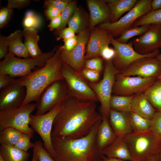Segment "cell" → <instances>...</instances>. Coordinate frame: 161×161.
<instances>
[{
	"label": "cell",
	"instance_id": "obj_54",
	"mask_svg": "<svg viewBox=\"0 0 161 161\" xmlns=\"http://www.w3.org/2000/svg\"><path fill=\"white\" fill-rule=\"evenodd\" d=\"M145 161H160L159 155L149 158Z\"/></svg>",
	"mask_w": 161,
	"mask_h": 161
},
{
	"label": "cell",
	"instance_id": "obj_44",
	"mask_svg": "<svg viewBox=\"0 0 161 161\" xmlns=\"http://www.w3.org/2000/svg\"><path fill=\"white\" fill-rule=\"evenodd\" d=\"M78 39V36L75 35L69 38L63 40L64 45L59 47L61 50L67 52L72 50L76 45Z\"/></svg>",
	"mask_w": 161,
	"mask_h": 161
},
{
	"label": "cell",
	"instance_id": "obj_34",
	"mask_svg": "<svg viewBox=\"0 0 161 161\" xmlns=\"http://www.w3.org/2000/svg\"><path fill=\"white\" fill-rule=\"evenodd\" d=\"M77 8L76 1H72L62 11L61 24L60 27L57 29L59 33L65 28L66 25L68 23Z\"/></svg>",
	"mask_w": 161,
	"mask_h": 161
},
{
	"label": "cell",
	"instance_id": "obj_20",
	"mask_svg": "<svg viewBox=\"0 0 161 161\" xmlns=\"http://www.w3.org/2000/svg\"><path fill=\"white\" fill-rule=\"evenodd\" d=\"M109 121L117 137H124L132 132L130 121V112L110 109Z\"/></svg>",
	"mask_w": 161,
	"mask_h": 161
},
{
	"label": "cell",
	"instance_id": "obj_2",
	"mask_svg": "<svg viewBox=\"0 0 161 161\" xmlns=\"http://www.w3.org/2000/svg\"><path fill=\"white\" fill-rule=\"evenodd\" d=\"M102 119L89 133L83 137L71 140H52L55 161H89L103 155L97 148L96 134Z\"/></svg>",
	"mask_w": 161,
	"mask_h": 161
},
{
	"label": "cell",
	"instance_id": "obj_10",
	"mask_svg": "<svg viewBox=\"0 0 161 161\" xmlns=\"http://www.w3.org/2000/svg\"><path fill=\"white\" fill-rule=\"evenodd\" d=\"M69 97L65 80H59L49 85L41 94L36 102L35 115L44 114L53 107L61 105Z\"/></svg>",
	"mask_w": 161,
	"mask_h": 161
},
{
	"label": "cell",
	"instance_id": "obj_4",
	"mask_svg": "<svg viewBox=\"0 0 161 161\" xmlns=\"http://www.w3.org/2000/svg\"><path fill=\"white\" fill-rule=\"evenodd\" d=\"M124 138L132 157V161H145L159 154L161 138L150 131L142 133L132 132Z\"/></svg>",
	"mask_w": 161,
	"mask_h": 161
},
{
	"label": "cell",
	"instance_id": "obj_31",
	"mask_svg": "<svg viewBox=\"0 0 161 161\" xmlns=\"http://www.w3.org/2000/svg\"><path fill=\"white\" fill-rule=\"evenodd\" d=\"M22 132L14 128H6L0 132V143L10 146H14Z\"/></svg>",
	"mask_w": 161,
	"mask_h": 161
},
{
	"label": "cell",
	"instance_id": "obj_26",
	"mask_svg": "<svg viewBox=\"0 0 161 161\" xmlns=\"http://www.w3.org/2000/svg\"><path fill=\"white\" fill-rule=\"evenodd\" d=\"M24 38V44L26 47L30 56L35 58L40 55L42 52L38 45L39 36L35 29L24 28L22 31Z\"/></svg>",
	"mask_w": 161,
	"mask_h": 161
},
{
	"label": "cell",
	"instance_id": "obj_38",
	"mask_svg": "<svg viewBox=\"0 0 161 161\" xmlns=\"http://www.w3.org/2000/svg\"><path fill=\"white\" fill-rule=\"evenodd\" d=\"M34 148L37 152L38 161H55L44 148L43 143L39 140L34 143Z\"/></svg>",
	"mask_w": 161,
	"mask_h": 161
},
{
	"label": "cell",
	"instance_id": "obj_43",
	"mask_svg": "<svg viewBox=\"0 0 161 161\" xmlns=\"http://www.w3.org/2000/svg\"><path fill=\"white\" fill-rule=\"evenodd\" d=\"M71 1L69 0H47L45 1L44 3L45 5L52 6L62 12Z\"/></svg>",
	"mask_w": 161,
	"mask_h": 161
},
{
	"label": "cell",
	"instance_id": "obj_28",
	"mask_svg": "<svg viewBox=\"0 0 161 161\" xmlns=\"http://www.w3.org/2000/svg\"><path fill=\"white\" fill-rule=\"evenodd\" d=\"M144 93L156 112H161V78L157 79Z\"/></svg>",
	"mask_w": 161,
	"mask_h": 161
},
{
	"label": "cell",
	"instance_id": "obj_45",
	"mask_svg": "<svg viewBox=\"0 0 161 161\" xmlns=\"http://www.w3.org/2000/svg\"><path fill=\"white\" fill-rule=\"evenodd\" d=\"M114 49L110 48L109 45H105L102 49L100 56L105 61H112L115 55Z\"/></svg>",
	"mask_w": 161,
	"mask_h": 161
},
{
	"label": "cell",
	"instance_id": "obj_33",
	"mask_svg": "<svg viewBox=\"0 0 161 161\" xmlns=\"http://www.w3.org/2000/svg\"><path fill=\"white\" fill-rule=\"evenodd\" d=\"M160 23H161V9L151 11L141 17L135 22L132 27Z\"/></svg>",
	"mask_w": 161,
	"mask_h": 161
},
{
	"label": "cell",
	"instance_id": "obj_5",
	"mask_svg": "<svg viewBox=\"0 0 161 161\" xmlns=\"http://www.w3.org/2000/svg\"><path fill=\"white\" fill-rule=\"evenodd\" d=\"M56 49L43 53L35 58H17L8 52L4 59L0 63V73L7 74L13 77H24L30 74L36 66L41 68L45 65L47 61L54 54Z\"/></svg>",
	"mask_w": 161,
	"mask_h": 161
},
{
	"label": "cell",
	"instance_id": "obj_55",
	"mask_svg": "<svg viewBox=\"0 0 161 161\" xmlns=\"http://www.w3.org/2000/svg\"><path fill=\"white\" fill-rule=\"evenodd\" d=\"M103 161H125L121 159L114 158H109L105 156L103 158Z\"/></svg>",
	"mask_w": 161,
	"mask_h": 161
},
{
	"label": "cell",
	"instance_id": "obj_56",
	"mask_svg": "<svg viewBox=\"0 0 161 161\" xmlns=\"http://www.w3.org/2000/svg\"><path fill=\"white\" fill-rule=\"evenodd\" d=\"M105 156L103 155L94 158L89 161H103V158Z\"/></svg>",
	"mask_w": 161,
	"mask_h": 161
},
{
	"label": "cell",
	"instance_id": "obj_35",
	"mask_svg": "<svg viewBox=\"0 0 161 161\" xmlns=\"http://www.w3.org/2000/svg\"><path fill=\"white\" fill-rule=\"evenodd\" d=\"M41 20L40 17L31 11L26 13L23 22L24 28L36 29L41 25Z\"/></svg>",
	"mask_w": 161,
	"mask_h": 161
},
{
	"label": "cell",
	"instance_id": "obj_13",
	"mask_svg": "<svg viewBox=\"0 0 161 161\" xmlns=\"http://www.w3.org/2000/svg\"><path fill=\"white\" fill-rule=\"evenodd\" d=\"M111 40V44L115 52L112 61L115 67L121 73L136 60L147 56L156 58L160 53L159 49L148 54H140L134 49L132 41L127 44L121 43L117 41L112 35Z\"/></svg>",
	"mask_w": 161,
	"mask_h": 161
},
{
	"label": "cell",
	"instance_id": "obj_24",
	"mask_svg": "<svg viewBox=\"0 0 161 161\" xmlns=\"http://www.w3.org/2000/svg\"><path fill=\"white\" fill-rule=\"evenodd\" d=\"M22 31L17 30L6 37L8 46V52L15 56L27 58L30 55L28 50L22 42Z\"/></svg>",
	"mask_w": 161,
	"mask_h": 161
},
{
	"label": "cell",
	"instance_id": "obj_9",
	"mask_svg": "<svg viewBox=\"0 0 161 161\" xmlns=\"http://www.w3.org/2000/svg\"><path fill=\"white\" fill-rule=\"evenodd\" d=\"M61 71L69 96L82 101H99L95 93L81 75L63 62Z\"/></svg>",
	"mask_w": 161,
	"mask_h": 161
},
{
	"label": "cell",
	"instance_id": "obj_52",
	"mask_svg": "<svg viewBox=\"0 0 161 161\" xmlns=\"http://www.w3.org/2000/svg\"><path fill=\"white\" fill-rule=\"evenodd\" d=\"M151 11L161 9V0H152L151 4Z\"/></svg>",
	"mask_w": 161,
	"mask_h": 161
},
{
	"label": "cell",
	"instance_id": "obj_32",
	"mask_svg": "<svg viewBox=\"0 0 161 161\" xmlns=\"http://www.w3.org/2000/svg\"><path fill=\"white\" fill-rule=\"evenodd\" d=\"M151 24H146L140 27H130L124 31L115 40L119 42L127 44L130 38L136 36H140L144 33L148 29Z\"/></svg>",
	"mask_w": 161,
	"mask_h": 161
},
{
	"label": "cell",
	"instance_id": "obj_53",
	"mask_svg": "<svg viewBox=\"0 0 161 161\" xmlns=\"http://www.w3.org/2000/svg\"><path fill=\"white\" fill-rule=\"evenodd\" d=\"M31 161H38L37 152L35 148L33 149V154Z\"/></svg>",
	"mask_w": 161,
	"mask_h": 161
},
{
	"label": "cell",
	"instance_id": "obj_25",
	"mask_svg": "<svg viewBox=\"0 0 161 161\" xmlns=\"http://www.w3.org/2000/svg\"><path fill=\"white\" fill-rule=\"evenodd\" d=\"M137 0H106L111 12V23L118 21L125 13L130 11L135 6Z\"/></svg>",
	"mask_w": 161,
	"mask_h": 161
},
{
	"label": "cell",
	"instance_id": "obj_50",
	"mask_svg": "<svg viewBox=\"0 0 161 161\" xmlns=\"http://www.w3.org/2000/svg\"><path fill=\"white\" fill-rule=\"evenodd\" d=\"M75 33L74 30L69 27L65 28L59 33L57 40H59L62 39L64 40L69 38L75 35Z\"/></svg>",
	"mask_w": 161,
	"mask_h": 161
},
{
	"label": "cell",
	"instance_id": "obj_58",
	"mask_svg": "<svg viewBox=\"0 0 161 161\" xmlns=\"http://www.w3.org/2000/svg\"><path fill=\"white\" fill-rule=\"evenodd\" d=\"M159 155L160 161H161V149L160 152V153Z\"/></svg>",
	"mask_w": 161,
	"mask_h": 161
},
{
	"label": "cell",
	"instance_id": "obj_48",
	"mask_svg": "<svg viewBox=\"0 0 161 161\" xmlns=\"http://www.w3.org/2000/svg\"><path fill=\"white\" fill-rule=\"evenodd\" d=\"M44 14L47 18L52 20L61 13V12L54 7L49 5H45Z\"/></svg>",
	"mask_w": 161,
	"mask_h": 161
},
{
	"label": "cell",
	"instance_id": "obj_46",
	"mask_svg": "<svg viewBox=\"0 0 161 161\" xmlns=\"http://www.w3.org/2000/svg\"><path fill=\"white\" fill-rule=\"evenodd\" d=\"M30 2L29 0H8L7 7L13 10L21 8L28 5Z\"/></svg>",
	"mask_w": 161,
	"mask_h": 161
},
{
	"label": "cell",
	"instance_id": "obj_14",
	"mask_svg": "<svg viewBox=\"0 0 161 161\" xmlns=\"http://www.w3.org/2000/svg\"><path fill=\"white\" fill-rule=\"evenodd\" d=\"M78 36L77 43L75 47L69 52L60 49V55L63 63L81 75V71L84 67L85 47L90 35L88 30L85 29L79 32Z\"/></svg>",
	"mask_w": 161,
	"mask_h": 161
},
{
	"label": "cell",
	"instance_id": "obj_30",
	"mask_svg": "<svg viewBox=\"0 0 161 161\" xmlns=\"http://www.w3.org/2000/svg\"><path fill=\"white\" fill-rule=\"evenodd\" d=\"M133 96L112 95L110 102V109L120 112H131V101Z\"/></svg>",
	"mask_w": 161,
	"mask_h": 161
},
{
	"label": "cell",
	"instance_id": "obj_15",
	"mask_svg": "<svg viewBox=\"0 0 161 161\" xmlns=\"http://www.w3.org/2000/svg\"><path fill=\"white\" fill-rule=\"evenodd\" d=\"M121 73L126 76L157 79L161 75V61L153 57H143L132 63Z\"/></svg>",
	"mask_w": 161,
	"mask_h": 161
},
{
	"label": "cell",
	"instance_id": "obj_29",
	"mask_svg": "<svg viewBox=\"0 0 161 161\" xmlns=\"http://www.w3.org/2000/svg\"><path fill=\"white\" fill-rule=\"evenodd\" d=\"M130 121L132 132L138 133H142L150 131V119L131 112H130Z\"/></svg>",
	"mask_w": 161,
	"mask_h": 161
},
{
	"label": "cell",
	"instance_id": "obj_37",
	"mask_svg": "<svg viewBox=\"0 0 161 161\" xmlns=\"http://www.w3.org/2000/svg\"><path fill=\"white\" fill-rule=\"evenodd\" d=\"M32 137L29 135L21 133L20 137L14 146L16 148L25 151L27 152L30 148H34V143L30 141Z\"/></svg>",
	"mask_w": 161,
	"mask_h": 161
},
{
	"label": "cell",
	"instance_id": "obj_22",
	"mask_svg": "<svg viewBox=\"0 0 161 161\" xmlns=\"http://www.w3.org/2000/svg\"><path fill=\"white\" fill-rule=\"evenodd\" d=\"M102 117L96 137L97 146L100 152L113 143L117 137L109 124L108 118L104 116Z\"/></svg>",
	"mask_w": 161,
	"mask_h": 161
},
{
	"label": "cell",
	"instance_id": "obj_40",
	"mask_svg": "<svg viewBox=\"0 0 161 161\" xmlns=\"http://www.w3.org/2000/svg\"><path fill=\"white\" fill-rule=\"evenodd\" d=\"M84 67L100 73L103 68V59L97 57L86 60Z\"/></svg>",
	"mask_w": 161,
	"mask_h": 161
},
{
	"label": "cell",
	"instance_id": "obj_60",
	"mask_svg": "<svg viewBox=\"0 0 161 161\" xmlns=\"http://www.w3.org/2000/svg\"><path fill=\"white\" fill-rule=\"evenodd\" d=\"M160 78H161V75L160 77H159L157 79H159Z\"/></svg>",
	"mask_w": 161,
	"mask_h": 161
},
{
	"label": "cell",
	"instance_id": "obj_27",
	"mask_svg": "<svg viewBox=\"0 0 161 161\" xmlns=\"http://www.w3.org/2000/svg\"><path fill=\"white\" fill-rule=\"evenodd\" d=\"M30 154L15 146L1 144L0 156L4 161H27Z\"/></svg>",
	"mask_w": 161,
	"mask_h": 161
},
{
	"label": "cell",
	"instance_id": "obj_1",
	"mask_svg": "<svg viewBox=\"0 0 161 161\" xmlns=\"http://www.w3.org/2000/svg\"><path fill=\"white\" fill-rule=\"evenodd\" d=\"M102 119L92 101H82L69 96L61 104L53 121L52 140L80 138L88 134Z\"/></svg>",
	"mask_w": 161,
	"mask_h": 161
},
{
	"label": "cell",
	"instance_id": "obj_39",
	"mask_svg": "<svg viewBox=\"0 0 161 161\" xmlns=\"http://www.w3.org/2000/svg\"><path fill=\"white\" fill-rule=\"evenodd\" d=\"M150 120V131L161 138V112H156Z\"/></svg>",
	"mask_w": 161,
	"mask_h": 161
},
{
	"label": "cell",
	"instance_id": "obj_42",
	"mask_svg": "<svg viewBox=\"0 0 161 161\" xmlns=\"http://www.w3.org/2000/svg\"><path fill=\"white\" fill-rule=\"evenodd\" d=\"M13 10L7 7L0 10V28H2L7 23L10 18Z\"/></svg>",
	"mask_w": 161,
	"mask_h": 161
},
{
	"label": "cell",
	"instance_id": "obj_36",
	"mask_svg": "<svg viewBox=\"0 0 161 161\" xmlns=\"http://www.w3.org/2000/svg\"><path fill=\"white\" fill-rule=\"evenodd\" d=\"M69 27L78 33L84 30L83 17L80 11L77 8L68 23Z\"/></svg>",
	"mask_w": 161,
	"mask_h": 161
},
{
	"label": "cell",
	"instance_id": "obj_23",
	"mask_svg": "<svg viewBox=\"0 0 161 161\" xmlns=\"http://www.w3.org/2000/svg\"><path fill=\"white\" fill-rule=\"evenodd\" d=\"M131 109V112L150 120L156 112L144 92L134 95Z\"/></svg>",
	"mask_w": 161,
	"mask_h": 161
},
{
	"label": "cell",
	"instance_id": "obj_57",
	"mask_svg": "<svg viewBox=\"0 0 161 161\" xmlns=\"http://www.w3.org/2000/svg\"><path fill=\"white\" fill-rule=\"evenodd\" d=\"M156 58L161 61V53L159 54L156 57Z\"/></svg>",
	"mask_w": 161,
	"mask_h": 161
},
{
	"label": "cell",
	"instance_id": "obj_8",
	"mask_svg": "<svg viewBox=\"0 0 161 161\" xmlns=\"http://www.w3.org/2000/svg\"><path fill=\"white\" fill-rule=\"evenodd\" d=\"M152 0H138L126 15L114 23H101L99 28L107 31L114 38L118 37L125 30L133 27L141 17L151 11Z\"/></svg>",
	"mask_w": 161,
	"mask_h": 161
},
{
	"label": "cell",
	"instance_id": "obj_18",
	"mask_svg": "<svg viewBox=\"0 0 161 161\" xmlns=\"http://www.w3.org/2000/svg\"><path fill=\"white\" fill-rule=\"evenodd\" d=\"M111 35L106 31L99 27L94 28L87 43L85 61L100 56L101 50L105 45L111 44Z\"/></svg>",
	"mask_w": 161,
	"mask_h": 161
},
{
	"label": "cell",
	"instance_id": "obj_17",
	"mask_svg": "<svg viewBox=\"0 0 161 161\" xmlns=\"http://www.w3.org/2000/svg\"><path fill=\"white\" fill-rule=\"evenodd\" d=\"M25 87L15 81L0 89V111L20 107L26 97Z\"/></svg>",
	"mask_w": 161,
	"mask_h": 161
},
{
	"label": "cell",
	"instance_id": "obj_49",
	"mask_svg": "<svg viewBox=\"0 0 161 161\" xmlns=\"http://www.w3.org/2000/svg\"><path fill=\"white\" fill-rule=\"evenodd\" d=\"M8 46L6 39V37L0 35V59L5 58L7 55Z\"/></svg>",
	"mask_w": 161,
	"mask_h": 161
},
{
	"label": "cell",
	"instance_id": "obj_59",
	"mask_svg": "<svg viewBox=\"0 0 161 161\" xmlns=\"http://www.w3.org/2000/svg\"><path fill=\"white\" fill-rule=\"evenodd\" d=\"M0 161H4L2 158L0 156Z\"/></svg>",
	"mask_w": 161,
	"mask_h": 161
},
{
	"label": "cell",
	"instance_id": "obj_16",
	"mask_svg": "<svg viewBox=\"0 0 161 161\" xmlns=\"http://www.w3.org/2000/svg\"><path fill=\"white\" fill-rule=\"evenodd\" d=\"M134 50L146 55L161 48V23L151 24L144 33L132 41Z\"/></svg>",
	"mask_w": 161,
	"mask_h": 161
},
{
	"label": "cell",
	"instance_id": "obj_51",
	"mask_svg": "<svg viewBox=\"0 0 161 161\" xmlns=\"http://www.w3.org/2000/svg\"><path fill=\"white\" fill-rule=\"evenodd\" d=\"M61 13L52 19L48 26L50 31H52L55 29H58L60 26L61 23Z\"/></svg>",
	"mask_w": 161,
	"mask_h": 161
},
{
	"label": "cell",
	"instance_id": "obj_6",
	"mask_svg": "<svg viewBox=\"0 0 161 161\" xmlns=\"http://www.w3.org/2000/svg\"><path fill=\"white\" fill-rule=\"evenodd\" d=\"M121 73L114 66L112 61H105L102 79L98 82L88 84L96 94L100 103V113L109 118L110 102L117 74Z\"/></svg>",
	"mask_w": 161,
	"mask_h": 161
},
{
	"label": "cell",
	"instance_id": "obj_3",
	"mask_svg": "<svg viewBox=\"0 0 161 161\" xmlns=\"http://www.w3.org/2000/svg\"><path fill=\"white\" fill-rule=\"evenodd\" d=\"M61 52L59 48L44 67L33 72L27 76L16 80L24 86L26 89V97L20 107L33 101L36 102L41 93L49 85L56 81L64 79L61 71L63 62Z\"/></svg>",
	"mask_w": 161,
	"mask_h": 161
},
{
	"label": "cell",
	"instance_id": "obj_11",
	"mask_svg": "<svg viewBox=\"0 0 161 161\" xmlns=\"http://www.w3.org/2000/svg\"><path fill=\"white\" fill-rule=\"evenodd\" d=\"M61 105L53 107L46 113L39 115L31 114L29 125L41 137L44 148L53 158L55 154L51 139V133L54 119L59 112Z\"/></svg>",
	"mask_w": 161,
	"mask_h": 161
},
{
	"label": "cell",
	"instance_id": "obj_12",
	"mask_svg": "<svg viewBox=\"0 0 161 161\" xmlns=\"http://www.w3.org/2000/svg\"><path fill=\"white\" fill-rule=\"evenodd\" d=\"M154 78H143L116 74L113 88L112 95L129 96L144 92L157 79Z\"/></svg>",
	"mask_w": 161,
	"mask_h": 161
},
{
	"label": "cell",
	"instance_id": "obj_19",
	"mask_svg": "<svg viewBox=\"0 0 161 161\" xmlns=\"http://www.w3.org/2000/svg\"><path fill=\"white\" fill-rule=\"evenodd\" d=\"M86 2L90 13L89 30L100 23L110 22V10L105 0H87Z\"/></svg>",
	"mask_w": 161,
	"mask_h": 161
},
{
	"label": "cell",
	"instance_id": "obj_21",
	"mask_svg": "<svg viewBox=\"0 0 161 161\" xmlns=\"http://www.w3.org/2000/svg\"><path fill=\"white\" fill-rule=\"evenodd\" d=\"M103 155L109 158L124 161H132V157L124 137H117L115 140L100 151Z\"/></svg>",
	"mask_w": 161,
	"mask_h": 161
},
{
	"label": "cell",
	"instance_id": "obj_7",
	"mask_svg": "<svg viewBox=\"0 0 161 161\" xmlns=\"http://www.w3.org/2000/svg\"><path fill=\"white\" fill-rule=\"evenodd\" d=\"M37 108L36 103H29L18 108L0 111V131L8 127L33 137L34 130L29 126L30 116Z\"/></svg>",
	"mask_w": 161,
	"mask_h": 161
},
{
	"label": "cell",
	"instance_id": "obj_41",
	"mask_svg": "<svg viewBox=\"0 0 161 161\" xmlns=\"http://www.w3.org/2000/svg\"><path fill=\"white\" fill-rule=\"evenodd\" d=\"M100 73L93 70L84 67L82 70L81 76L90 82H96L99 80Z\"/></svg>",
	"mask_w": 161,
	"mask_h": 161
},
{
	"label": "cell",
	"instance_id": "obj_47",
	"mask_svg": "<svg viewBox=\"0 0 161 161\" xmlns=\"http://www.w3.org/2000/svg\"><path fill=\"white\" fill-rule=\"evenodd\" d=\"M16 80L7 74L0 73V89L10 86L14 83Z\"/></svg>",
	"mask_w": 161,
	"mask_h": 161
}]
</instances>
